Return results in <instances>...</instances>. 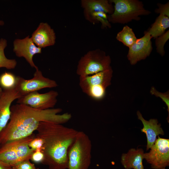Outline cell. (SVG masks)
<instances>
[{"label": "cell", "mask_w": 169, "mask_h": 169, "mask_svg": "<svg viewBox=\"0 0 169 169\" xmlns=\"http://www.w3.org/2000/svg\"><path fill=\"white\" fill-rule=\"evenodd\" d=\"M44 145V141L42 138L36 136L30 142L29 146L33 151L40 150L42 151Z\"/></svg>", "instance_id": "25"}, {"label": "cell", "mask_w": 169, "mask_h": 169, "mask_svg": "<svg viewBox=\"0 0 169 169\" xmlns=\"http://www.w3.org/2000/svg\"><path fill=\"white\" fill-rule=\"evenodd\" d=\"M169 27V17L160 14L148 32L152 38H157L163 34Z\"/></svg>", "instance_id": "18"}, {"label": "cell", "mask_w": 169, "mask_h": 169, "mask_svg": "<svg viewBox=\"0 0 169 169\" xmlns=\"http://www.w3.org/2000/svg\"><path fill=\"white\" fill-rule=\"evenodd\" d=\"M158 8L156 10V12L160 14L169 17V2L164 4H157Z\"/></svg>", "instance_id": "28"}, {"label": "cell", "mask_w": 169, "mask_h": 169, "mask_svg": "<svg viewBox=\"0 0 169 169\" xmlns=\"http://www.w3.org/2000/svg\"><path fill=\"white\" fill-rule=\"evenodd\" d=\"M13 45V51L18 57L24 58L31 67L38 68L33 61V57L35 54L41 53L42 49L35 45L29 36L23 39H15Z\"/></svg>", "instance_id": "12"}, {"label": "cell", "mask_w": 169, "mask_h": 169, "mask_svg": "<svg viewBox=\"0 0 169 169\" xmlns=\"http://www.w3.org/2000/svg\"><path fill=\"white\" fill-rule=\"evenodd\" d=\"M0 169H13L12 167L0 161Z\"/></svg>", "instance_id": "29"}, {"label": "cell", "mask_w": 169, "mask_h": 169, "mask_svg": "<svg viewBox=\"0 0 169 169\" xmlns=\"http://www.w3.org/2000/svg\"><path fill=\"white\" fill-rule=\"evenodd\" d=\"M21 96L15 88L3 91L0 98V133L10 120L12 103Z\"/></svg>", "instance_id": "13"}, {"label": "cell", "mask_w": 169, "mask_h": 169, "mask_svg": "<svg viewBox=\"0 0 169 169\" xmlns=\"http://www.w3.org/2000/svg\"><path fill=\"white\" fill-rule=\"evenodd\" d=\"M100 23L102 29L111 27L110 23L108 19L107 14L103 12H95L91 16V23L95 24Z\"/></svg>", "instance_id": "22"}, {"label": "cell", "mask_w": 169, "mask_h": 169, "mask_svg": "<svg viewBox=\"0 0 169 169\" xmlns=\"http://www.w3.org/2000/svg\"><path fill=\"white\" fill-rule=\"evenodd\" d=\"M81 5L85 19L90 23L93 13L103 12L110 15L114 10L112 3L108 0H81Z\"/></svg>", "instance_id": "16"}, {"label": "cell", "mask_w": 169, "mask_h": 169, "mask_svg": "<svg viewBox=\"0 0 169 169\" xmlns=\"http://www.w3.org/2000/svg\"><path fill=\"white\" fill-rule=\"evenodd\" d=\"M166 169L165 168H155V169Z\"/></svg>", "instance_id": "32"}, {"label": "cell", "mask_w": 169, "mask_h": 169, "mask_svg": "<svg viewBox=\"0 0 169 169\" xmlns=\"http://www.w3.org/2000/svg\"><path fill=\"white\" fill-rule=\"evenodd\" d=\"M144 153L142 148H131L126 153L122 154L121 163L125 169H144Z\"/></svg>", "instance_id": "17"}, {"label": "cell", "mask_w": 169, "mask_h": 169, "mask_svg": "<svg viewBox=\"0 0 169 169\" xmlns=\"http://www.w3.org/2000/svg\"><path fill=\"white\" fill-rule=\"evenodd\" d=\"M44 155L42 151L36 150L32 153L30 160L36 163H42L44 159Z\"/></svg>", "instance_id": "27"}, {"label": "cell", "mask_w": 169, "mask_h": 169, "mask_svg": "<svg viewBox=\"0 0 169 169\" xmlns=\"http://www.w3.org/2000/svg\"><path fill=\"white\" fill-rule=\"evenodd\" d=\"M4 23L3 21L0 20V26H3L4 25Z\"/></svg>", "instance_id": "30"}, {"label": "cell", "mask_w": 169, "mask_h": 169, "mask_svg": "<svg viewBox=\"0 0 169 169\" xmlns=\"http://www.w3.org/2000/svg\"><path fill=\"white\" fill-rule=\"evenodd\" d=\"M114 4L113 13L108 15L109 22L125 24L132 20H138L140 16L146 15L151 12L146 9L142 3L138 0H110Z\"/></svg>", "instance_id": "4"}, {"label": "cell", "mask_w": 169, "mask_h": 169, "mask_svg": "<svg viewBox=\"0 0 169 169\" xmlns=\"http://www.w3.org/2000/svg\"><path fill=\"white\" fill-rule=\"evenodd\" d=\"M35 136L33 133L0 145V161L12 167L22 161L30 160L34 151L29 147V144Z\"/></svg>", "instance_id": "5"}, {"label": "cell", "mask_w": 169, "mask_h": 169, "mask_svg": "<svg viewBox=\"0 0 169 169\" xmlns=\"http://www.w3.org/2000/svg\"><path fill=\"white\" fill-rule=\"evenodd\" d=\"M38 47L42 49L54 45L56 35L54 30L46 23H41L31 38Z\"/></svg>", "instance_id": "14"}, {"label": "cell", "mask_w": 169, "mask_h": 169, "mask_svg": "<svg viewBox=\"0 0 169 169\" xmlns=\"http://www.w3.org/2000/svg\"><path fill=\"white\" fill-rule=\"evenodd\" d=\"M110 57L100 49L90 50L78 61L76 72L79 77L92 75L111 68Z\"/></svg>", "instance_id": "7"}, {"label": "cell", "mask_w": 169, "mask_h": 169, "mask_svg": "<svg viewBox=\"0 0 169 169\" xmlns=\"http://www.w3.org/2000/svg\"><path fill=\"white\" fill-rule=\"evenodd\" d=\"M7 45V40L3 38L0 39V68H5L8 69H14L17 64L15 59L7 58L4 54V49Z\"/></svg>", "instance_id": "20"}, {"label": "cell", "mask_w": 169, "mask_h": 169, "mask_svg": "<svg viewBox=\"0 0 169 169\" xmlns=\"http://www.w3.org/2000/svg\"><path fill=\"white\" fill-rule=\"evenodd\" d=\"M169 38V31L168 30L162 35L157 37L156 39L155 44L157 51L162 56L165 54L164 46Z\"/></svg>", "instance_id": "23"}, {"label": "cell", "mask_w": 169, "mask_h": 169, "mask_svg": "<svg viewBox=\"0 0 169 169\" xmlns=\"http://www.w3.org/2000/svg\"><path fill=\"white\" fill-rule=\"evenodd\" d=\"M36 131L35 136L44 141L42 151L44 158L42 163L49 169H67L68 150L78 131L61 124L48 122H41Z\"/></svg>", "instance_id": "2"}, {"label": "cell", "mask_w": 169, "mask_h": 169, "mask_svg": "<svg viewBox=\"0 0 169 169\" xmlns=\"http://www.w3.org/2000/svg\"><path fill=\"white\" fill-rule=\"evenodd\" d=\"M113 73L111 68L92 75L79 77V86L83 93L92 99L101 100L111 84Z\"/></svg>", "instance_id": "6"}, {"label": "cell", "mask_w": 169, "mask_h": 169, "mask_svg": "<svg viewBox=\"0 0 169 169\" xmlns=\"http://www.w3.org/2000/svg\"><path fill=\"white\" fill-rule=\"evenodd\" d=\"M35 169H39V168H36Z\"/></svg>", "instance_id": "33"}, {"label": "cell", "mask_w": 169, "mask_h": 169, "mask_svg": "<svg viewBox=\"0 0 169 169\" xmlns=\"http://www.w3.org/2000/svg\"><path fill=\"white\" fill-rule=\"evenodd\" d=\"M92 144L89 136L78 131L68 151L67 169H88L91 164Z\"/></svg>", "instance_id": "3"}, {"label": "cell", "mask_w": 169, "mask_h": 169, "mask_svg": "<svg viewBox=\"0 0 169 169\" xmlns=\"http://www.w3.org/2000/svg\"><path fill=\"white\" fill-rule=\"evenodd\" d=\"M3 92V90L2 89V88L0 87V98L2 95Z\"/></svg>", "instance_id": "31"}, {"label": "cell", "mask_w": 169, "mask_h": 169, "mask_svg": "<svg viewBox=\"0 0 169 169\" xmlns=\"http://www.w3.org/2000/svg\"><path fill=\"white\" fill-rule=\"evenodd\" d=\"M10 109V120L0 133V146L31 135L41 122L62 124L71 118L69 113L59 114L62 111L59 108L40 110L17 103Z\"/></svg>", "instance_id": "1"}, {"label": "cell", "mask_w": 169, "mask_h": 169, "mask_svg": "<svg viewBox=\"0 0 169 169\" xmlns=\"http://www.w3.org/2000/svg\"><path fill=\"white\" fill-rule=\"evenodd\" d=\"M116 38L129 48L135 43L137 39L132 29L127 25L125 26L118 33Z\"/></svg>", "instance_id": "19"}, {"label": "cell", "mask_w": 169, "mask_h": 169, "mask_svg": "<svg viewBox=\"0 0 169 169\" xmlns=\"http://www.w3.org/2000/svg\"><path fill=\"white\" fill-rule=\"evenodd\" d=\"M137 115L138 119L141 121L143 125V128L141 129V131L146 135L147 138L146 150L147 151L155 142L157 136L160 135H164V132L161 124L158 123L157 119H151L147 120L144 118L139 111H137Z\"/></svg>", "instance_id": "15"}, {"label": "cell", "mask_w": 169, "mask_h": 169, "mask_svg": "<svg viewBox=\"0 0 169 169\" xmlns=\"http://www.w3.org/2000/svg\"><path fill=\"white\" fill-rule=\"evenodd\" d=\"M151 38L148 32H146L143 36L137 39L135 43L129 48L127 57L131 64H136L150 55L152 49Z\"/></svg>", "instance_id": "11"}, {"label": "cell", "mask_w": 169, "mask_h": 169, "mask_svg": "<svg viewBox=\"0 0 169 169\" xmlns=\"http://www.w3.org/2000/svg\"><path fill=\"white\" fill-rule=\"evenodd\" d=\"M13 169H35L34 164L32 163L29 160L22 161L12 167Z\"/></svg>", "instance_id": "26"}, {"label": "cell", "mask_w": 169, "mask_h": 169, "mask_svg": "<svg viewBox=\"0 0 169 169\" xmlns=\"http://www.w3.org/2000/svg\"><path fill=\"white\" fill-rule=\"evenodd\" d=\"M58 86L56 81L44 76L38 68L36 69L32 79H27L17 76L15 88L22 96L44 88H54Z\"/></svg>", "instance_id": "8"}, {"label": "cell", "mask_w": 169, "mask_h": 169, "mask_svg": "<svg viewBox=\"0 0 169 169\" xmlns=\"http://www.w3.org/2000/svg\"><path fill=\"white\" fill-rule=\"evenodd\" d=\"M158 136L150 151L143 154L144 159L152 169L166 168L169 166V139Z\"/></svg>", "instance_id": "9"}, {"label": "cell", "mask_w": 169, "mask_h": 169, "mask_svg": "<svg viewBox=\"0 0 169 169\" xmlns=\"http://www.w3.org/2000/svg\"><path fill=\"white\" fill-rule=\"evenodd\" d=\"M151 94L156 97H159L166 104L167 109V110L169 113V91L164 93H161L157 91L154 87H152L150 90Z\"/></svg>", "instance_id": "24"}, {"label": "cell", "mask_w": 169, "mask_h": 169, "mask_svg": "<svg viewBox=\"0 0 169 169\" xmlns=\"http://www.w3.org/2000/svg\"><path fill=\"white\" fill-rule=\"evenodd\" d=\"M17 82V76L13 73L5 72L0 75V87L3 90L15 88Z\"/></svg>", "instance_id": "21"}, {"label": "cell", "mask_w": 169, "mask_h": 169, "mask_svg": "<svg viewBox=\"0 0 169 169\" xmlns=\"http://www.w3.org/2000/svg\"><path fill=\"white\" fill-rule=\"evenodd\" d=\"M58 95V92L54 90L44 93L34 91L22 96L17 99V103L40 110L53 108L57 102Z\"/></svg>", "instance_id": "10"}]
</instances>
